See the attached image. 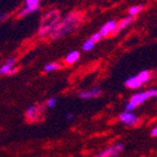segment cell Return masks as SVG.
<instances>
[{
    "mask_svg": "<svg viewBox=\"0 0 157 157\" xmlns=\"http://www.w3.org/2000/svg\"><path fill=\"white\" fill-rule=\"evenodd\" d=\"M7 17H8V14H7V13H5V12L0 13V22L5 21L6 19H7Z\"/></svg>",
    "mask_w": 157,
    "mask_h": 157,
    "instance_id": "22",
    "label": "cell"
},
{
    "mask_svg": "<svg viewBox=\"0 0 157 157\" xmlns=\"http://www.w3.org/2000/svg\"><path fill=\"white\" fill-rule=\"evenodd\" d=\"M124 85H125V87L130 88V89H137L143 84H142V81L140 80L137 76H131L124 81Z\"/></svg>",
    "mask_w": 157,
    "mask_h": 157,
    "instance_id": "10",
    "label": "cell"
},
{
    "mask_svg": "<svg viewBox=\"0 0 157 157\" xmlns=\"http://www.w3.org/2000/svg\"><path fill=\"white\" fill-rule=\"evenodd\" d=\"M82 14L80 12H71L68 13L67 16L64 17L62 20H59L56 24L55 29L50 34L52 40H58L62 39L63 36H66L68 34L75 32L81 23Z\"/></svg>",
    "mask_w": 157,
    "mask_h": 157,
    "instance_id": "1",
    "label": "cell"
},
{
    "mask_svg": "<svg viewBox=\"0 0 157 157\" xmlns=\"http://www.w3.org/2000/svg\"><path fill=\"white\" fill-rule=\"evenodd\" d=\"M156 71H157V69H156Z\"/></svg>",
    "mask_w": 157,
    "mask_h": 157,
    "instance_id": "25",
    "label": "cell"
},
{
    "mask_svg": "<svg viewBox=\"0 0 157 157\" xmlns=\"http://www.w3.org/2000/svg\"><path fill=\"white\" fill-rule=\"evenodd\" d=\"M37 115H39V109L34 105H30L25 111V117L26 119L30 121V122H33L37 119Z\"/></svg>",
    "mask_w": 157,
    "mask_h": 157,
    "instance_id": "11",
    "label": "cell"
},
{
    "mask_svg": "<svg viewBox=\"0 0 157 157\" xmlns=\"http://www.w3.org/2000/svg\"><path fill=\"white\" fill-rule=\"evenodd\" d=\"M79 57H80V53H79L78 51H71V52H69L67 55H66L65 63L68 64V65L75 64L77 60L79 59Z\"/></svg>",
    "mask_w": 157,
    "mask_h": 157,
    "instance_id": "12",
    "label": "cell"
},
{
    "mask_svg": "<svg viewBox=\"0 0 157 157\" xmlns=\"http://www.w3.org/2000/svg\"><path fill=\"white\" fill-rule=\"evenodd\" d=\"M134 22V17H125L124 19H122L120 22L118 23V25H117V29H115V31L113 32V34H117L119 33L120 31H122L123 29H125V28H128V25H131L132 23Z\"/></svg>",
    "mask_w": 157,
    "mask_h": 157,
    "instance_id": "9",
    "label": "cell"
},
{
    "mask_svg": "<svg viewBox=\"0 0 157 157\" xmlns=\"http://www.w3.org/2000/svg\"><path fill=\"white\" fill-rule=\"evenodd\" d=\"M101 94V89L96 87V88H92L90 90H87V91H81L78 94V97L80 99H91V98L99 97Z\"/></svg>",
    "mask_w": 157,
    "mask_h": 157,
    "instance_id": "8",
    "label": "cell"
},
{
    "mask_svg": "<svg viewBox=\"0 0 157 157\" xmlns=\"http://www.w3.org/2000/svg\"><path fill=\"white\" fill-rule=\"evenodd\" d=\"M57 105V99L56 98H50V99L46 101V107L50 108V109H52V108H54L55 105Z\"/></svg>",
    "mask_w": 157,
    "mask_h": 157,
    "instance_id": "19",
    "label": "cell"
},
{
    "mask_svg": "<svg viewBox=\"0 0 157 157\" xmlns=\"http://www.w3.org/2000/svg\"><path fill=\"white\" fill-rule=\"evenodd\" d=\"M101 39H102V36H101V34H100L99 32H96V33H94V34L91 35V36H90V40H91V41L94 43V44L99 42V41H100Z\"/></svg>",
    "mask_w": 157,
    "mask_h": 157,
    "instance_id": "20",
    "label": "cell"
},
{
    "mask_svg": "<svg viewBox=\"0 0 157 157\" xmlns=\"http://www.w3.org/2000/svg\"><path fill=\"white\" fill-rule=\"evenodd\" d=\"M73 118H74L73 113H67V114H66V119H67V120H71Z\"/></svg>",
    "mask_w": 157,
    "mask_h": 157,
    "instance_id": "24",
    "label": "cell"
},
{
    "mask_svg": "<svg viewBox=\"0 0 157 157\" xmlns=\"http://www.w3.org/2000/svg\"><path fill=\"white\" fill-rule=\"evenodd\" d=\"M94 47V43L92 42L90 39L86 40V41L82 43V50H84L85 52H89V51H91Z\"/></svg>",
    "mask_w": 157,
    "mask_h": 157,
    "instance_id": "17",
    "label": "cell"
},
{
    "mask_svg": "<svg viewBox=\"0 0 157 157\" xmlns=\"http://www.w3.org/2000/svg\"><path fill=\"white\" fill-rule=\"evenodd\" d=\"M62 65L59 63H48L44 66V71L45 73H52V71H55L60 69Z\"/></svg>",
    "mask_w": 157,
    "mask_h": 157,
    "instance_id": "15",
    "label": "cell"
},
{
    "mask_svg": "<svg viewBox=\"0 0 157 157\" xmlns=\"http://www.w3.org/2000/svg\"><path fill=\"white\" fill-rule=\"evenodd\" d=\"M39 10H40V8H29V7H23L21 10L19 11L18 17L19 18H24V17H28L29 14L36 12V11H39Z\"/></svg>",
    "mask_w": 157,
    "mask_h": 157,
    "instance_id": "13",
    "label": "cell"
},
{
    "mask_svg": "<svg viewBox=\"0 0 157 157\" xmlns=\"http://www.w3.org/2000/svg\"><path fill=\"white\" fill-rule=\"evenodd\" d=\"M14 66H16V58H9L0 67V75H12L17 71Z\"/></svg>",
    "mask_w": 157,
    "mask_h": 157,
    "instance_id": "6",
    "label": "cell"
},
{
    "mask_svg": "<svg viewBox=\"0 0 157 157\" xmlns=\"http://www.w3.org/2000/svg\"><path fill=\"white\" fill-rule=\"evenodd\" d=\"M119 121L122 122L123 124H125V125L133 126L137 123L139 119H137V117L133 112H126V111H124V112L120 113V115H119Z\"/></svg>",
    "mask_w": 157,
    "mask_h": 157,
    "instance_id": "5",
    "label": "cell"
},
{
    "mask_svg": "<svg viewBox=\"0 0 157 157\" xmlns=\"http://www.w3.org/2000/svg\"><path fill=\"white\" fill-rule=\"evenodd\" d=\"M117 25H118V23H117L114 20H109V21L105 22V23L101 26V29H100L99 33L101 34L102 37L108 36L110 33H113V32L115 31V29H117Z\"/></svg>",
    "mask_w": 157,
    "mask_h": 157,
    "instance_id": "7",
    "label": "cell"
},
{
    "mask_svg": "<svg viewBox=\"0 0 157 157\" xmlns=\"http://www.w3.org/2000/svg\"><path fill=\"white\" fill-rule=\"evenodd\" d=\"M151 135H152L153 137H156V136H157V125L153 128L152 131H151Z\"/></svg>",
    "mask_w": 157,
    "mask_h": 157,
    "instance_id": "23",
    "label": "cell"
},
{
    "mask_svg": "<svg viewBox=\"0 0 157 157\" xmlns=\"http://www.w3.org/2000/svg\"><path fill=\"white\" fill-rule=\"evenodd\" d=\"M123 149V144H114L112 146L101 151L100 153H98L96 157H117L118 155H120L122 153Z\"/></svg>",
    "mask_w": 157,
    "mask_h": 157,
    "instance_id": "4",
    "label": "cell"
},
{
    "mask_svg": "<svg viewBox=\"0 0 157 157\" xmlns=\"http://www.w3.org/2000/svg\"><path fill=\"white\" fill-rule=\"evenodd\" d=\"M136 76L139 77V79L142 81V84L144 85V84H146L147 81L151 79V71H140Z\"/></svg>",
    "mask_w": 157,
    "mask_h": 157,
    "instance_id": "14",
    "label": "cell"
},
{
    "mask_svg": "<svg viewBox=\"0 0 157 157\" xmlns=\"http://www.w3.org/2000/svg\"><path fill=\"white\" fill-rule=\"evenodd\" d=\"M142 10H143V6H133L128 9V14L131 17H134L136 14H139Z\"/></svg>",
    "mask_w": 157,
    "mask_h": 157,
    "instance_id": "16",
    "label": "cell"
},
{
    "mask_svg": "<svg viewBox=\"0 0 157 157\" xmlns=\"http://www.w3.org/2000/svg\"><path fill=\"white\" fill-rule=\"evenodd\" d=\"M59 12L57 10H50L46 14H44L39 31H37V35L41 37L45 36V35H50L53 30L55 29L56 24L59 22Z\"/></svg>",
    "mask_w": 157,
    "mask_h": 157,
    "instance_id": "2",
    "label": "cell"
},
{
    "mask_svg": "<svg viewBox=\"0 0 157 157\" xmlns=\"http://www.w3.org/2000/svg\"><path fill=\"white\" fill-rule=\"evenodd\" d=\"M40 2L41 0H25V6L29 8H40Z\"/></svg>",
    "mask_w": 157,
    "mask_h": 157,
    "instance_id": "18",
    "label": "cell"
},
{
    "mask_svg": "<svg viewBox=\"0 0 157 157\" xmlns=\"http://www.w3.org/2000/svg\"><path fill=\"white\" fill-rule=\"evenodd\" d=\"M157 97V88H152V89H148L146 91H142L137 92V94H133L131 98H130V103L134 105V107H139L142 103H144L145 101H147L151 98Z\"/></svg>",
    "mask_w": 157,
    "mask_h": 157,
    "instance_id": "3",
    "label": "cell"
},
{
    "mask_svg": "<svg viewBox=\"0 0 157 157\" xmlns=\"http://www.w3.org/2000/svg\"><path fill=\"white\" fill-rule=\"evenodd\" d=\"M134 109H135V107H134L132 103H130V102H128L125 105V111L126 112H132V111H134Z\"/></svg>",
    "mask_w": 157,
    "mask_h": 157,
    "instance_id": "21",
    "label": "cell"
}]
</instances>
